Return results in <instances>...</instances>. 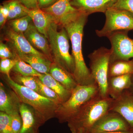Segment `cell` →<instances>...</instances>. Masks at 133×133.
<instances>
[{
    "mask_svg": "<svg viewBox=\"0 0 133 133\" xmlns=\"http://www.w3.org/2000/svg\"><path fill=\"white\" fill-rule=\"evenodd\" d=\"M112 99L98 94L83 105L67 122L71 133H89L95 122L109 111Z\"/></svg>",
    "mask_w": 133,
    "mask_h": 133,
    "instance_id": "obj_2",
    "label": "cell"
},
{
    "mask_svg": "<svg viewBox=\"0 0 133 133\" xmlns=\"http://www.w3.org/2000/svg\"><path fill=\"white\" fill-rule=\"evenodd\" d=\"M19 112L22 121V126L19 133H36L40 127L35 116L28 105L21 103L19 107Z\"/></svg>",
    "mask_w": 133,
    "mask_h": 133,
    "instance_id": "obj_18",
    "label": "cell"
},
{
    "mask_svg": "<svg viewBox=\"0 0 133 133\" xmlns=\"http://www.w3.org/2000/svg\"><path fill=\"white\" fill-rule=\"evenodd\" d=\"M111 54L110 49L101 47L88 56L91 74L98 87L100 95L104 97H108L107 94L108 73Z\"/></svg>",
    "mask_w": 133,
    "mask_h": 133,
    "instance_id": "obj_6",
    "label": "cell"
},
{
    "mask_svg": "<svg viewBox=\"0 0 133 133\" xmlns=\"http://www.w3.org/2000/svg\"><path fill=\"white\" fill-rule=\"evenodd\" d=\"M132 130L118 113L109 111L95 122L89 133H102Z\"/></svg>",
    "mask_w": 133,
    "mask_h": 133,
    "instance_id": "obj_9",
    "label": "cell"
},
{
    "mask_svg": "<svg viewBox=\"0 0 133 133\" xmlns=\"http://www.w3.org/2000/svg\"><path fill=\"white\" fill-rule=\"evenodd\" d=\"M0 58L1 59L5 58H15L16 56L12 52L7 45L1 41L0 43Z\"/></svg>",
    "mask_w": 133,
    "mask_h": 133,
    "instance_id": "obj_32",
    "label": "cell"
},
{
    "mask_svg": "<svg viewBox=\"0 0 133 133\" xmlns=\"http://www.w3.org/2000/svg\"><path fill=\"white\" fill-rule=\"evenodd\" d=\"M128 31H117L107 37L111 43L109 62L133 58V39L128 36Z\"/></svg>",
    "mask_w": 133,
    "mask_h": 133,
    "instance_id": "obj_8",
    "label": "cell"
},
{
    "mask_svg": "<svg viewBox=\"0 0 133 133\" xmlns=\"http://www.w3.org/2000/svg\"><path fill=\"white\" fill-rule=\"evenodd\" d=\"M7 21L8 19L4 16L2 13L0 12V26L1 28L4 26Z\"/></svg>",
    "mask_w": 133,
    "mask_h": 133,
    "instance_id": "obj_36",
    "label": "cell"
},
{
    "mask_svg": "<svg viewBox=\"0 0 133 133\" xmlns=\"http://www.w3.org/2000/svg\"><path fill=\"white\" fill-rule=\"evenodd\" d=\"M133 74V58L129 60H118L109 62L108 77Z\"/></svg>",
    "mask_w": 133,
    "mask_h": 133,
    "instance_id": "obj_21",
    "label": "cell"
},
{
    "mask_svg": "<svg viewBox=\"0 0 133 133\" xmlns=\"http://www.w3.org/2000/svg\"><path fill=\"white\" fill-rule=\"evenodd\" d=\"M23 9L31 17L37 29L48 38V31L51 24L53 22L51 17L39 8L30 9L23 6Z\"/></svg>",
    "mask_w": 133,
    "mask_h": 133,
    "instance_id": "obj_16",
    "label": "cell"
},
{
    "mask_svg": "<svg viewBox=\"0 0 133 133\" xmlns=\"http://www.w3.org/2000/svg\"><path fill=\"white\" fill-rule=\"evenodd\" d=\"M132 74L115 76L108 78V96L115 99L124 91L130 89L132 85Z\"/></svg>",
    "mask_w": 133,
    "mask_h": 133,
    "instance_id": "obj_15",
    "label": "cell"
},
{
    "mask_svg": "<svg viewBox=\"0 0 133 133\" xmlns=\"http://www.w3.org/2000/svg\"><path fill=\"white\" fill-rule=\"evenodd\" d=\"M22 5L29 9H34L39 8L38 5V0H17Z\"/></svg>",
    "mask_w": 133,
    "mask_h": 133,
    "instance_id": "obj_33",
    "label": "cell"
},
{
    "mask_svg": "<svg viewBox=\"0 0 133 133\" xmlns=\"http://www.w3.org/2000/svg\"><path fill=\"white\" fill-rule=\"evenodd\" d=\"M102 133H133V130L128 131H120L116 132H104Z\"/></svg>",
    "mask_w": 133,
    "mask_h": 133,
    "instance_id": "obj_37",
    "label": "cell"
},
{
    "mask_svg": "<svg viewBox=\"0 0 133 133\" xmlns=\"http://www.w3.org/2000/svg\"><path fill=\"white\" fill-rule=\"evenodd\" d=\"M49 74L64 88L71 92L78 85L71 74L55 63H52Z\"/></svg>",
    "mask_w": 133,
    "mask_h": 133,
    "instance_id": "obj_19",
    "label": "cell"
},
{
    "mask_svg": "<svg viewBox=\"0 0 133 133\" xmlns=\"http://www.w3.org/2000/svg\"><path fill=\"white\" fill-rule=\"evenodd\" d=\"M36 78L40 88L41 95L54 101L58 105L61 104L62 102L57 94L43 84L38 77H36Z\"/></svg>",
    "mask_w": 133,
    "mask_h": 133,
    "instance_id": "obj_27",
    "label": "cell"
},
{
    "mask_svg": "<svg viewBox=\"0 0 133 133\" xmlns=\"http://www.w3.org/2000/svg\"></svg>",
    "mask_w": 133,
    "mask_h": 133,
    "instance_id": "obj_39",
    "label": "cell"
},
{
    "mask_svg": "<svg viewBox=\"0 0 133 133\" xmlns=\"http://www.w3.org/2000/svg\"><path fill=\"white\" fill-rule=\"evenodd\" d=\"M17 61L12 70L17 74L25 76L38 77L42 74L36 71L33 67L27 63L16 56Z\"/></svg>",
    "mask_w": 133,
    "mask_h": 133,
    "instance_id": "obj_24",
    "label": "cell"
},
{
    "mask_svg": "<svg viewBox=\"0 0 133 133\" xmlns=\"http://www.w3.org/2000/svg\"><path fill=\"white\" fill-rule=\"evenodd\" d=\"M10 95L5 90L4 85L0 83V111L11 115L19 112V107L21 103L15 93Z\"/></svg>",
    "mask_w": 133,
    "mask_h": 133,
    "instance_id": "obj_17",
    "label": "cell"
},
{
    "mask_svg": "<svg viewBox=\"0 0 133 133\" xmlns=\"http://www.w3.org/2000/svg\"><path fill=\"white\" fill-rule=\"evenodd\" d=\"M12 79L17 84L30 88L41 94L40 88L36 77L23 76L16 73Z\"/></svg>",
    "mask_w": 133,
    "mask_h": 133,
    "instance_id": "obj_26",
    "label": "cell"
},
{
    "mask_svg": "<svg viewBox=\"0 0 133 133\" xmlns=\"http://www.w3.org/2000/svg\"><path fill=\"white\" fill-rule=\"evenodd\" d=\"M38 78L43 84L57 94L62 103L66 101L70 97L71 92L64 88L53 78L49 73L42 74Z\"/></svg>",
    "mask_w": 133,
    "mask_h": 133,
    "instance_id": "obj_22",
    "label": "cell"
},
{
    "mask_svg": "<svg viewBox=\"0 0 133 133\" xmlns=\"http://www.w3.org/2000/svg\"><path fill=\"white\" fill-rule=\"evenodd\" d=\"M32 22V19L29 15L9 21L10 28L17 33H23L27 31Z\"/></svg>",
    "mask_w": 133,
    "mask_h": 133,
    "instance_id": "obj_25",
    "label": "cell"
},
{
    "mask_svg": "<svg viewBox=\"0 0 133 133\" xmlns=\"http://www.w3.org/2000/svg\"><path fill=\"white\" fill-rule=\"evenodd\" d=\"M5 38L16 56L33 55L47 57L30 44L23 33H17L9 28L5 31Z\"/></svg>",
    "mask_w": 133,
    "mask_h": 133,
    "instance_id": "obj_11",
    "label": "cell"
},
{
    "mask_svg": "<svg viewBox=\"0 0 133 133\" xmlns=\"http://www.w3.org/2000/svg\"><path fill=\"white\" fill-rule=\"evenodd\" d=\"M17 59L15 58H5L1 59L0 62V71L7 77H10V71L16 64Z\"/></svg>",
    "mask_w": 133,
    "mask_h": 133,
    "instance_id": "obj_29",
    "label": "cell"
},
{
    "mask_svg": "<svg viewBox=\"0 0 133 133\" xmlns=\"http://www.w3.org/2000/svg\"><path fill=\"white\" fill-rule=\"evenodd\" d=\"M0 12L2 13L4 16L8 19L9 16V10L6 6L3 4V5H1L0 7Z\"/></svg>",
    "mask_w": 133,
    "mask_h": 133,
    "instance_id": "obj_35",
    "label": "cell"
},
{
    "mask_svg": "<svg viewBox=\"0 0 133 133\" xmlns=\"http://www.w3.org/2000/svg\"><path fill=\"white\" fill-rule=\"evenodd\" d=\"M71 1L58 0L52 5L42 9L51 17L54 22L62 27L69 19L80 12L71 5Z\"/></svg>",
    "mask_w": 133,
    "mask_h": 133,
    "instance_id": "obj_10",
    "label": "cell"
},
{
    "mask_svg": "<svg viewBox=\"0 0 133 133\" xmlns=\"http://www.w3.org/2000/svg\"><path fill=\"white\" fill-rule=\"evenodd\" d=\"M0 133H13L12 116L5 112H0Z\"/></svg>",
    "mask_w": 133,
    "mask_h": 133,
    "instance_id": "obj_28",
    "label": "cell"
},
{
    "mask_svg": "<svg viewBox=\"0 0 133 133\" xmlns=\"http://www.w3.org/2000/svg\"><path fill=\"white\" fill-rule=\"evenodd\" d=\"M99 94L96 83L87 85H78L72 91L69 99L58 105L55 117L60 123L67 122L86 103Z\"/></svg>",
    "mask_w": 133,
    "mask_h": 133,
    "instance_id": "obj_5",
    "label": "cell"
},
{
    "mask_svg": "<svg viewBox=\"0 0 133 133\" xmlns=\"http://www.w3.org/2000/svg\"><path fill=\"white\" fill-rule=\"evenodd\" d=\"M56 0H38V8L41 9L48 7L53 4Z\"/></svg>",
    "mask_w": 133,
    "mask_h": 133,
    "instance_id": "obj_34",
    "label": "cell"
},
{
    "mask_svg": "<svg viewBox=\"0 0 133 133\" xmlns=\"http://www.w3.org/2000/svg\"><path fill=\"white\" fill-rule=\"evenodd\" d=\"M12 116V127L13 133H19L22 126V121L19 112L15 113Z\"/></svg>",
    "mask_w": 133,
    "mask_h": 133,
    "instance_id": "obj_31",
    "label": "cell"
},
{
    "mask_svg": "<svg viewBox=\"0 0 133 133\" xmlns=\"http://www.w3.org/2000/svg\"><path fill=\"white\" fill-rule=\"evenodd\" d=\"M5 81L21 102L31 107L34 110L39 126L55 117L59 105L35 91L16 83L10 77L6 76Z\"/></svg>",
    "mask_w": 133,
    "mask_h": 133,
    "instance_id": "obj_3",
    "label": "cell"
},
{
    "mask_svg": "<svg viewBox=\"0 0 133 133\" xmlns=\"http://www.w3.org/2000/svg\"><path fill=\"white\" fill-rule=\"evenodd\" d=\"M48 39L52 63L73 77L75 63L73 57L69 51V38L65 29L52 22L48 31Z\"/></svg>",
    "mask_w": 133,
    "mask_h": 133,
    "instance_id": "obj_4",
    "label": "cell"
},
{
    "mask_svg": "<svg viewBox=\"0 0 133 133\" xmlns=\"http://www.w3.org/2000/svg\"><path fill=\"white\" fill-rule=\"evenodd\" d=\"M88 15L80 11L62 26L66 30L71 43V55L75 63L73 77L78 84L81 85L96 83L90 69L86 64L82 49L84 29L88 21Z\"/></svg>",
    "mask_w": 133,
    "mask_h": 133,
    "instance_id": "obj_1",
    "label": "cell"
},
{
    "mask_svg": "<svg viewBox=\"0 0 133 133\" xmlns=\"http://www.w3.org/2000/svg\"><path fill=\"white\" fill-rule=\"evenodd\" d=\"M131 91L133 92V74L132 75V85H131V88L130 89Z\"/></svg>",
    "mask_w": 133,
    "mask_h": 133,
    "instance_id": "obj_38",
    "label": "cell"
},
{
    "mask_svg": "<svg viewBox=\"0 0 133 133\" xmlns=\"http://www.w3.org/2000/svg\"><path fill=\"white\" fill-rule=\"evenodd\" d=\"M31 65L42 74L49 73L52 62L48 57L36 55H22L16 56Z\"/></svg>",
    "mask_w": 133,
    "mask_h": 133,
    "instance_id": "obj_20",
    "label": "cell"
},
{
    "mask_svg": "<svg viewBox=\"0 0 133 133\" xmlns=\"http://www.w3.org/2000/svg\"><path fill=\"white\" fill-rule=\"evenodd\" d=\"M112 8L127 10L133 14V0H116Z\"/></svg>",
    "mask_w": 133,
    "mask_h": 133,
    "instance_id": "obj_30",
    "label": "cell"
},
{
    "mask_svg": "<svg viewBox=\"0 0 133 133\" xmlns=\"http://www.w3.org/2000/svg\"><path fill=\"white\" fill-rule=\"evenodd\" d=\"M104 25L101 30H96L99 37H108L117 31L133 30V14L124 10L110 8L105 13Z\"/></svg>",
    "mask_w": 133,
    "mask_h": 133,
    "instance_id": "obj_7",
    "label": "cell"
},
{
    "mask_svg": "<svg viewBox=\"0 0 133 133\" xmlns=\"http://www.w3.org/2000/svg\"><path fill=\"white\" fill-rule=\"evenodd\" d=\"M116 0H71V5L88 16L94 13L105 14L111 8Z\"/></svg>",
    "mask_w": 133,
    "mask_h": 133,
    "instance_id": "obj_13",
    "label": "cell"
},
{
    "mask_svg": "<svg viewBox=\"0 0 133 133\" xmlns=\"http://www.w3.org/2000/svg\"><path fill=\"white\" fill-rule=\"evenodd\" d=\"M4 4L6 6L9 10L8 21L28 15L23 9V5L17 0H10Z\"/></svg>",
    "mask_w": 133,
    "mask_h": 133,
    "instance_id": "obj_23",
    "label": "cell"
},
{
    "mask_svg": "<svg viewBox=\"0 0 133 133\" xmlns=\"http://www.w3.org/2000/svg\"><path fill=\"white\" fill-rule=\"evenodd\" d=\"M109 111L120 114L133 130V92L126 90L116 99H112Z\"/></svg>",
    "mask_w": 133,
    "mask_h": 133,
    "instance_id": "obj_12",
    "label": "cell"
},
{
    "mask_svg": "<svg viewBox=\"0 0 133 133\" xmlns=\"http://www.w3.org/2000/svg\"><path fill=\"white\" fill-rule=\"evenodd\" d=\"M24 35L30 44L35 49L40 50L42 53L44 54L52 62L48 38L38 31L33 24V22L27 31L24 32Z\"/></svg>",
    "mask_w": 133,
    "mask_h": 133,
    "instance_id": "obj_14",
    "label": "cell"
}]
</instances>
